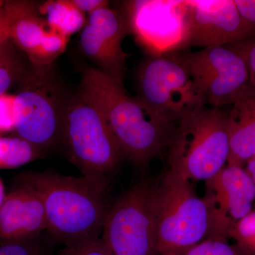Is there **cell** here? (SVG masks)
<instances>
[{
  "mask_svg": "<svg viewBox=\"0 0 255 255\" xmlns=\"http://www.w3.org/2000/svg\"><path fill=\"white\" fill-rule=\"evenodd\" d=\"M80 90L103 115L124 157L146 165L168 147L178 123L164 118L140 97L130 95L122 80L85 67Z\"/></svg>",
  "mask_w": 255,
  "mask_h": 255,
  "instance_id": "1",
  "label": "cell"
},
{
  "mask_svg": "<svg viewBox=\"0 0 255 255\" xmlns=\"http://www.w3.org/2000/svg\"><path fill=\"white\" fill-rule=\"evenodd\" d=\"M16 181L36 191L46 210L47 230L66 245L100 237L106 215L107 191L86 178L56 172H24Z\"/></svg>",
  "mask_w": 255,
  "mask_h": 255,
  "instance_id": "2",
  "label": "cell"
},
{
  "mask_svg": "<svg viewBox=\"0 0 255 255\" xmlns=\"http://www.w3.org/2000/svg\"><path fill=\"white\" fill-rule=\"evenodd\" d=\"M63 137L82 177L107 191L124 154L103 115L80 90L69 98Z\"/></svg>",
  "mask_w": 255,
  "mask_h": 255,
  "instance_id": "3",
  "label": "cell"
},
{
  "mask_svg": "<svg viewBox=\"0 0 255 255\" xmlns=\"http://www.w3.org/2000/svg\"><path fill=\"white\" fill-rule=\"evenodd\" d=\"M167 149L169 169L189 180H209L227 164L228 113L205 107L182 119Z\"/></svg>",
  "mask_w": 255,
  "mask_h": 255,
  "instance_id": "4",
  "label": "cell"
},
{
  "mask_svg": "<svg viewBox=\"0 0 255 255\" xmlns=\"http://www.w3.org/2000/svg\"><path fill=\"white\" fill-rule=\"evenodd\" d=\"M157 253L177 255L210 237L211 220L205 199L190 180L169 169L156 184Z\"/></svg>",
  "mask_w": 255,
  "mask_h": 255,
  "instance_id": "5",
  "label": "cell"
},
{
  "mask_svg": "<svg viewBox=\"0 0 255 255\" xmlns=\"http://www.w3.org/2000/svg\"><path fill=\"white\" fill-rule=\"evenodd\" d=\"M50 65H32L14 95V129L18 137L38 150L50 147L63 136L70 98Z\"/></svg>",
  "mask_w": 255,
  "mask_h": 255,
  "instance_id": "6",
  "label": "cell"
},
{
  "mask_svg": "<svg viewBox=\"0 0 255 255\" xmlns=\"http://www.w3.org/2000/svg\"><path fill=\"white\" fill-rule=\"evenodd\" d=\"M101 236L112 255H155L156 184L142 181L109 208Z\"/></svg>",
  "mask_w": 255,
  "mask_h": 255,
  "instance_id": "7",
  "label": "cell"
},
{
  "mask_svg": "<svg viewBox=\"0 0 255 255\" xmlns=\"http://www.w3.org/2000/svg\"><path fill=\"white\" fill-rule=\"evenodd\" d=\"M169 54L185 68L211 108L233 105L249 84L246 60L232 45Z\"/></svg>",
  "mask_w": 255,
  "mask_h": 255,
  "instance_id": "8",
  "label": "cell"
},
{
  "mask_svg": "<svg viewBox=\"0 0 255 255\" xmlns=\"http://www.w3.org/2000/svg\"><path fill=\"white\" fill-rule=\"evenodd\" d=\"M138 96L164 118L179 123L206 107L185 68L169 54L152 55L138 74Z\"/></svg>",
  "mask_w": 255,
  "mask_h": 255,
  "instance_id": "9",
  "label": "cell"
},
{
  "mask_svg": "<svg viewBox=\"0 0 255 255\" xmlns=\"http://www.w3.org/2000/svg\"><path fill=\"white\" fill-rule=\"evenodd\" d=\"M128 5L129 27L152 55L184 50L187 36L184 0H139Z\"/></svg>",
  "mask_w": 255,
  "mask_h": 255,
  "instance_id": "10",
  "label": "cell"
},
{
  "mask_svg": "<svg viewBox=\"0 0 255 255\" xmlns=\"http://www.w3.org/2000/svg\"><path fill=\"white\" fill-rule=\"evenodd\" d=\"M187 36L184 50L227 46L252 38L235 0H184Z\"/></svg>",
  "mask_w": 255,
  "mask_h": 255,
  "instance_id": "11",
  "label": "cell"
},
{
  "mask_svg": "<svg viewBox=\"0 0 255 255\" xmlns=\"http://www.w3.org/2000/svg\"><path fill=\"white\" fill-rule=\"evenodd\" d=\"M206 183L204 199L209 209L210 237L228 238L233 226L253 211L254 183L244 167L228 165Z\"/></svg>",
  "mask_w": 255,
  "mask_h": 255,
  "instance_id": "12",
  "label": "cell"
},
{
  "mask_svg": "<svg viewBox=\"0 0 255 255\" xmlns=\"http://www.w3.org/2000/svg\"><path fill=\"white\" fill-rule=\"evenodd\" d=\"M4 12L9 39L32 65H51L66 48L68 38L40 16L33 2L4 1Z\"/></svg>",
  "mask_w": 255,
  "mask_h": 255,
  "instance_id": "13",
  "label": "cell"
},
{
  "mask_svg": "<svg viewBox=\"0 0 255 255\" xmlns=\"http://www.w3.org/2000/svg\"><path fill=\"white\" fill-rule=\"evenodd\" d=\"M127 33L125 20L108 6L89 14L80 35V46L87 58L104 73L122 80L128 56L122 48Z\"/></svg>",
  "mask_w": 255,
  "mask_h": 255,
  "instance_id": "14",
  "label": "cell"
},
{
  "mask_svg": "<svg viewBox=\"0 0 255 255\" xmlns=\"http://www.w3.org/2000/svg\"><path fill=\"white\" fill-rule=\"evenodd\" d=\"M46 230L41 197L27 184L16 181L0 207V243L34 241Z\"/></svg>",
  "mask_w": 255,
  "mask_h": 255,
  "instance_id": "15",
  "label": "cell"
},
{
  "mask_svg": "<svg viewBox=\"0 0 255 255\" xmlns=\"http://www.w3.org/2000/svg\"><path fill=\"white\" fill-rule=\"evenodd\" d=\"M229 155L226 165L245 167L255 158V87L251 83L228 113Z\"/></svg>",
  "mask_w": 255,
  "mask_h": 255,
  "instance_id": "16",
  "label": "cell"
},
{
  "mask_svg": "<svg viewBox=\"0 0 255 255\" xmlns=\"http://www.w3.org/2000/svg\"><path fill=\"white\" fill-rule=\"evenodd\" d=\"M41 11L46 15V20L50 26L66 38L85 24V13L75 8L70 0L48 1Z\"/></svg>",
  "mask_w": 255,
  "mask_h": 255,
  "instance_id": "17",
  "label": "cell"
},
{
  "mask_svg": "<svg viewBox=\"0 0 255 255\" xmlns=\"http://www.w3.org/2000/svg\"><path fill=\"white\" fill-rule=\"evenodd\" d=\"M26 70L21 55L9 38L0 44V96L15 82H19Z\"/></svg>",
  "mask_w": 255,
  "mask_h": 255,
  "instance_id": "18",
  "label": "cell"
},
{
  "mask_svg": "<svg viewBox=\"0 0 255 255\" xmlns=\"http://www.w3.org/2000/svg\"><path fill=\"white\" fill-rule=\"evenodd\" d=\"M38 149L21 137L0 138V168H14L38 156Z\"/></svg>",
  "mask_w": 255,
  "mask_h": 255,
  "instance_id": "19",
  "label": "cell"
},
{
  "mask_svg": "<svg viewBox=\"0 0 255 255\" xmlns=\"http://www.w3.org/2000/svg\"><path fill=\"white\" fill-rule=\"evenodd\" d=\"M228 238L209 237L177 255H243L236 246L230 244Z\"/></svg>",
  "mask_w": 255,
  "mask_h": 255,
  "instance_id": "20",
  "label": "cell"
},
{
  "mask_svg": "<svg viewBox=\"0 0 255 255\" xmlns=\"http://www.w3.org/2000/svg\"><path fill=\"white\" fill-rule=\"evenodd\" d=\"M228 238L236 241L238 250L248 246L255 238V209L238 221L228 234Z\"/></svg>",
  "mask_w": 255,
  "mask_h": 255,
  "instance_id": "21",
  "label": "cell"
},
{
  "mask_svg": "<svg viewBox=\"0 0 255 255\" xmlns=\"http://www.w3.org/2000/svg\"><path fill=\"white\" fill-rule=\"evenodd\" d=\"M59 255H112L101 237L66 245Z\"/></svg>",
  "mask_w": 255,
  "mask_h": 255,
  "instance_id": "22",
  "label": "cell"
},
{
  "mask_svg": "<svg viewBox=\"0 0 255 255\" xmlns=\"http://www.w3.org/2000/svg\"><path fill=\"white\" fill-rule=\"evenodd\" d=\"M0 255H45L34 241L0 243Z\"/></svg>",
  "mask_w": 255,
  "mask_h": 255,
  "instance_id": "23",
  "label": "cell"
},
{
  "mask_svg": "<svg viewBox=\"0 0 255 255\" xmlns=\"http://www.w3.org/2000/svg\"><path fill=\"white\" fill-rule=\"evenodd\" d=\"M14 95L0 96V132L14 129Z\"/></svg>",
  "mask_w": 255,
  "mask_h": 255,
  "instance_id": "24",
  "label": "cell"
},
{
  "mask_svg": "<svg viewBox=\"0 0 255 255\" xmlns=\"http://www.w3.org/2000/svg\"><path fill=\"white\" fill-rule=\"evenodd\" d=\"M231 45L244 56L249 72L250 83L255 87V36Z\"/></svg>",
  "mask_w": 255,
  "mask_h": 255,
  "instance_id": "25",
  "label": "cell"
},
{
  "mask_svg": "<svg viewBox=\"0 0 255 255\" xmlns=\"http://www.w3.org/2000/svg\"><path fill=\"white\" fill-rule=\"evenodd\" d=\"M242 20L251 32L252 36H255V0H235Z\"/></svg>",
  "mask_w": 255,
  "mask_h": 255,
  "instance_id": "26",
  "label": "cell"
},
{
  "mask_svg": "<svg viewBox=\"0 0 255 255\" xmlns=\"http://www.w3.org/2000/svg\"><path fill=\"white\" fill-rule=\"evenodd\" d=\"M70 1L82 12H88L89 14L109 5V1L105 0H70Z\"/></svg>",
  "mask_w": 255,
  "mask_h": 255,
  "instance_id": "27",
  "label": "cell"
},
{
  "mask_svg": "<svg viewBox=\"0 0 255 255\" xmlns=\"http://www.w3.org/2000/svg\"><path fill=\"white\" fill-rule=\"evenodd\" d=\"M244 167L246 172L251 177L252 180L254 183L255 186V158L251 159L246 164Z\"/></svg>",
  "mask_w": 255,
  "mask_h": 255,
  "instance_id": "28",
  "label": "cell"
},
{
  "mask_svg": "<svg viewBox=\"0 0 255 255\" xmlns=\"http://www.w3.org/2000/svg\"><path fill=\"white\" fill-rule=\"evenodd\" d=\"M238 251L241 252L243 255H255V238L248 246Z\"/></svg>",
  "mask_w": 255,
  "mask_h": 255,
  "instance_id": "29",
  "label": "cell"
},
{
  "mask_svg": "<svg viewBox=\"0 0 255 255\" xmlns=\"http://www.w3.org/2000/svg\"><path fill=\"white\" fill-rule=\"evenodd\" d=\"M6 27L4 12V1H0V29Z\"/></svg>",
  "mask_w": 255,
  "mask_h": 255,
  "instance_id": "30",
  "label": "cell"
},
{
  "mask_svg": "<svg viewBox=\"0 0 255 255\" xmlns=\"http://www.w3.org/2000/svg\"><path fill=\"white\" fill-rule=\"evenodd\" d=\"M8 38H9V36H8L7 29H6V26L2 29H0V44H1L3 42L7 40Z\"/></svg>",
  "mask_w": 255,
  "mask_h": 255,
  "instance_id": "31",
  "label": "cell"
},
{
  "mask_svg": "<svg viewBox=\"0 0 255 255\" xmlns=\"http://www.w3.org/2000/svg\"><path fill=\"white\" fill-rule=\"evenodd\" d=\"M5 196H6V194H5L4 186H3L2 183H1V180H0V207L2 205Z\"/></svg>",
  "mask_w": 255,
  "mask_h": 255,
  "instance_id": "32",
  "label": "cell"
}]
</instances>
